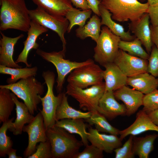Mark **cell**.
<instances>
[{"instance_id": "cell-1", "label": "cell", "mask_w": 158, "mask_h": 158, "mask_svg": "<svg viewBox=\"0 0 158 158\" xmlns=\"http://www.w3.org/2000/svg\"><path fill=\"white\" fill-rule=\"evenodd\" d=\"M0 30L27 32L31 19L25 0H0Z\"/></svg>"}, {"instance_id": "cell-2", "label": "cell", "mask_w": 158, "mask_h": 158, "mask_svg": "<svg viewBox=\"0 0 158 158\" xmlns=\"http://www.w3.org/2000/svg\"><path fill=\"white\" fill-rule=\"evenodd\" d=\"M46 133L51 145V158H73L84 145L65 130L55 125Z\"/></svg>"}, {"instance_id": "cell-3", "label": "cell", "mask_w": 158, "mask_h": 158, "mask_svg": "<svg viewBox=\"0 0 158 158\" xmlns=\"http://www.w3.org/2000/svg\"><path fill=\"white\" fill-rule=\"evenodd\" d=\"M34 77L22 79L13 84L0 85V88L9 89L22 99L33 115L41 102L40 96L43 94L44 91L43 84Z\"/></svg>"}, {"instance_id": "cell-4", "label": "cell", "mask_w": 158, "mask_h": 158, "mask_svg": "<svg viewBox=\"0 0 158 158\" xmlns=\"http://www.w3.org/2000/svg\"><path fill=\"white\" fill-rule=\"evenodd\" d=\"M101 4L111 13L113 20L119 22L137 20L147 13L149 6L147 2L138 0H102Z\"/></svg>"}, {"instance_id": "cell-5", "label": "cell", "mask_w": 158, "mask_h": 158, "mask_svg": "<svg viewBox=\"0 0 158 158\" xmlns=\"http://www.w3.org/2000/svg\"><path fill=\"white\" fill-rule=\"evenodd\" d=\"M66 50L62 49L58 52H47L38 49L36 53L45 60L52 63L55 67L57 73L56 89L59 93L62 92L66 75L76 68L94 62L91 59L82 62L73 61L66 59Z\"/></svg>"}, {"instance_id": "cell-6", "label": "cell", "mask_w": 158, "mask_h": 158, "mask_svg": "<svg viewBox=\"0 0 158 158\" xmlns=\"http://www.w3.org/2000/svg\"><path fill=\"white\" fill-rule=\"evenodd\" d=\"M42 76L47 87V91L43 97L40 96L42 106V110H40L43 118L46 129L54 126L56 120V113L57 108L62 100L63 92L55 96L53 92L55 82V75L52 71H44Z\"/></svg>"}, {"instance_id": "cell-7", "label": "cell", "mask_w": 158, "mask_h": 158, "mask_svg": "<svg viewBox=\"0 0 158 158\" xmlns=\"http://www.w3.org/2000/svg\"><path fill=\"white\" fill-rule=\"evenodd\" d=\"M121 38L106 26L102 27L94 48L95 61L101 65L114 62L118 54Z\"/></svg>"}, {"instance_id": "cell-8", "label": "cell", "mask_w": 158, "mask_h": 158, "mask_svg": "<svg viewBox=\"0 0 158 158\" xmlns=\"http://www.w3.org/2000/svg\"><path fill=\"white\" fill-rule=\"evenodd\" d=\"M105 90L104 82L85 89L68 84L66 86V93L78 102L80 109L93 112L97 111L99 100Z\"/></svg>"}, {"instance_id": "cell-9", "label": "cell", "mask_w": 158, "mask_h": 158, "mask_svg": "<svg viewBox=\"0 0 158 158\" xmlns=\"http://www.w3.org/2000/svg\"><path fill=\"white\" fill-rule=\"evenodd\" d=\"M103 71L94 62L73 70L68 75L67 82L70 85L85 89L103 82Z\"/></svg>"}, {"instance_id": "cell-10", "label": "cell", "mask_w": 158, "mask_h": 158, "mask_svg": "<svg viewBox=\"0 0 158 158\" xmlns=\"http://www.w3.org/2000/svg\"><path fill=\"white\" fill-rule=\"evenodd\" d=\"M29 13L31 20L56 32L62 43V49L66 50V42L64 35L67 31L69 22L65 17L51 15L38 7L29 10Z\"/></svg>"}, {"instance_id": "cell-11", "label": "cell", "mask_w": 158, "mask_h": 158, "mask_svg": "<svg viewBox=\"0 0 158 158\" xmlns=\"http://www.w3.org/2000/svg\"><path fill=\"white\" fill-rule=\"evenodd\" d=\"M46 130L40 112L29 123L24 126L23 131L27 133L28 137V145L23 153L24 158H28L35 152L38 143L48 140Z\"/></svg>"}, {"instance_id": "cell-12", "label": "cell", "mask_w": 158, "mask_h": 158, "mask_svg": "<svg viewBox=\"0 0 158 158\" xmlns=\"http://www.w3.org/2000/svg\"><path fill=\"white\" fill-rule=\"evenodd\" d=\"M114 62L128 77L147 72V60L131 55L120 49Z\"/></svg>"}, {"instance_id": "cell-13", "label": "cell", "mask_w": 158, "mask_h": 158, "mask_svg": "<svg viewBox=\"0 0 158 158\" xmlns=\"http://www.w3.org/2000/svg\"><path fill=\"white\" fill-rule=\"evenodd\" d=\"M97 110L109 120L126 115V112L125 106L117 102L113 91H105L99 100Z\"/></svg>"}, {"instance_id": "cell-14", "label": "cell", "mask_w": 158, "mask_h": 158, "mask_svg": "<svg viewBox=\"0 0 158 158\" xmlns=\"http://www.w3.org/2000/svg\"><path fill=\"white\" fill-rule=\"evenodd\" d=\"M113 93L116 99L124 103L126 109V115L128 116L134 114L143 105L144 94L126 85L114 91Z\"/></svg>"}, {"instance_id": "cell-15", "label": "cell", "mask_w": 158, "mask_h": 158, "mask_svg": "<svg viewBox=\"0 0 158 158\" xmlns=\"http://www.w3.org/2000/svg\"><path fill=\"white\" fill-rule=\"evenodd\" d=\"M48 29L40 25L36 22L31 20L30 28L28 31V36L23 42L24 48L15 61L17 63H23L27 67H31V64H28L27 59L30 51L32 49H37L39 47L36 42L38 37L48 31Z\"/></svg>"}, {"instance_id": "cell-16", "label": "cell", "mask_w": 158, "mask_h": 158, "mask_svg": "<svg viewBox=\"0 0 158 158\" xmlns=\"http://www.w3.org/2000/svg\"><path fill=\"white\" fill-rule=\"evenodd\" d=\"M87 138L91 144L108 153H111L116 148L122 146V140L117 135L100 133L96 129H88Z\"/></svg>"}, {"instance_id": "cell-17", "label": "cell", "mask_w": 158, "mask_h": 158, "mask_svg": "<svg viewBox=\"0 0 158 158\" xmlns=\"http://www.w3.org/2000/svg\"><path fill=\"white\" fill-rule=\"evenodd\" d=\"M150 19L148 13H146L137 20L131 22L128 24L129 30L140 40L149 54L151 52L154 45L151 38Z\"/></svg>"}, {"instance_id": "cell-18", "label": "cell", "mask_w": 158, "mask_h": 158, "mask_svg": "<svg viewBox=\"0 0 158 158\" xmlns=\"http://www.w3.org/2000/svg\"><path fill=\"white\" fill-rule=\"evenodd\" d=\"M136 117L135 121L130 126L123 130H120L119 138L122 140L129 135L135 136L148 131H154L158 133V127L143 110H140Z\"/></svg>"}, {"instance_id": "cell-19", "label": "cell", "mask_w": 158, "mask_h": 158, "mask_svg": "<svg viewBox=\"0 0 158 158\" xmlns=\"http://www.w3.org/2000/svg\"><path fill=\"white\" fill-rule=\"evenodd\" d=\"M103 77L105 80V90L114 91L127 85L128 77L114 62L103 66Z\"/></svg>"}, {"instance_id": "cell-20", "label": "cell", "mask_w": 158, "mask_h": 158, "mask_svg": "<svg viewBox=\"0 0 158 158\" xmlns=\"http://www.w3.org/2000/svg\"><path fill=\"white\" fill-rule=\"evenodd\" d=\"M0 65L12 68H21L13 59L14 47L18 41L24 37L21 34L13 38L8 37L0 32Z\"/></svg>"}, {"instance_id": "cell-21", "label": "cell", "mask_w": 158, "mask_h": 158, "mask_svg": "<svg viewBox=\"0 0 158 158\" xmlns=\"http://www.w3.org/2000/svg\"><path fill=\"white\" fill-rule=\"evenodd\" d=\"M11 95L15 104L16 117L8 130L16 135L22 133L25 125L29 123L35 116L30 113L26 105L20 102L13 93L11 92Z\"/></svg>"}, {"instance_id": "cell-22", "label": "cell", "mask_w": 158, "mask_h": 158, "mask_svg": "<svg viewBox=\"0 0 158 158\" xmlns=\"http://www.w3.org/2000/svg\"><path fill=\"white\" fill-rule=\"evenodd\" d=\"M127 85L146 95L157 89L158 78L145 72L128 77Z\"/></svg>"}, {"instance_id": "cell-23", "label": "cell", "mask_w": 158, "mask_h": 158, "mask_svg": "<svg viewBox=\"0 0 158 158\" xmlns=\"http://www.w3.org/2000/svg\"><path fill=\"white\" fill-rule=\"evenodd\" d=\"M38 7L51 15L65 17L73 8L70 0H32Z\"/></svg>"}, {"instance_id": "cell-24", "label": "cell", "mask_w": 158, "mask_h": 158, "mask_svg": "<svg viewBox=\"0 0 158 158\" xmlns=\"http://www.w3.org/2000/svg\"><path fill=\"white\" fill-rule=\"evenodd\" d=\"M99 7L101 17V25L107 26L114 34L120 37L122 40L130 41L135 38L134 35H131L129 30L125 31L122 25L113 20L111 18V13L101 3Z\"/></svg>"}, {"instance_id": "cell-25", "label": "cell", "mask_w": 158, "mask_h": 158, "mask_svg": "<svg viewBox=\"0 0 158 158\" xmlns=\"http://www.w3.org/2000/svg\"><path fill=\"white\" fill-rule=\"evenodd\" d=\"M83 119H64L56 121L55 126L65 130L71 134L79 135L81 141L85 146L88 144L87 138L88 132L86 131L87 125L84 122Z\"/></svg>"}, {"instance_id": "cell-26", "label": "cell", "mask_w": 158, "mask_h": 158, "mask_svg": "<svg viewBox=\"0 0 158 158\" xmlns=\"http://www.w3.org/2000/svg\"><path fill=\"white\" fill-rule=\"evenodd\" d=\"M66 94L63 92L62 100L56 111V121L64 119L82 118L86 119L91 116V112H83L70 106L68 104Z\"/></svg>"}, {"instance_id": "cell-27", "label": "cell", "mask_w": 158, "mask_h": 158, "mask_svg": "<svg viewBox=\"0 0 158 158\" xmlns=\"http://www.w3.org/2000/svg\"><path fill=\"white\" fill-rule=\"evenodd\" d=\"M158 137V134H156L141 137L134 136L133 150L134 155L140 158H148L154 149V141Z\"/></svg>"}, {"instance_id": "cell-28", "label": "cell", "mask_w": 158, "mask_h": 158, "mask_svg": "<svg viewBox=\"0 0 158 158\" xmlns=\"http://www.w3.org/2000/svg\"><path fill=\"white\" fill-rule=\"evenodd\" d=\"M95 14L90 18L87 23L82 27H79L75 30L76 37L81 40L90 37L96 42L100 34L101 20Z\"/></svg>"}, {"instance_id": "cell-29", "label": "cell", "mask_w": 158, "mask_h": 158, "mask_svg": "<svg viewBox=\"0 0 158 158\" xmlns=\"http://www.w3.org/2000/svg\"><path fill=\"white\" fill-rule=\"evenodd\" d=\"M37 70L36 66L16 68L0 65V73L11 75V77L7 78L6 80L8 84L15 83L19 79L35 76L37 74Z\"/></svg>"}, {"instance_id": "cell-30", "label": "cell", "mask_w": 158, "mask_h": 158, "mask_svg": "<svg viewBox=\"0 0 158 158\" xmlns=\"http://www.w3.org/2000/svg\"><path fill=\"white\" fill-rule=\"evenodd\" d=\"M0 123L9 119L15 103L11 95V90L6 88H0Z\"/></svg>"}, {"instance_id": "cell-31", "label": "cell", "mask_w": 158, "mask_h": 158, "mask_svg": "<svg viewBox=\"0 0 158 158\" xmlns=\"http://www.w3.org/2000/svg\"><path fill=\"white\" fill-rule=\"evenodd\" d=\"M103 115L97 111L92 112L91 116L85 119L90 125H94L98 131L117 135L120 130L111 126Z\"/></svg>"}, {"instance_id": "cell-32", "label": "cell", "mask_w": 158, "mask_h": 158, "mask_svg": "<svg viewBox=\"0 0 158 158\" xmlns=\"http://www.w3.org/2000/svg\"><path fill=\"white\" fill-rule=\"evenodd\" d=\"M92 12L90 9L81 11L74 7L69 10L65 16L69 22L67 32H70L73 28L75 25L81 27L83 26L86 20L90 18Z\"/></svg>"}, {"instance_id": "cell-33", "label": "cell", "mask_w": 158, "mask_h": 158, "mask_svg": "<svg viewBox=\"0 0 158 158\" xmlns=\"http://www.w3.org/2000/svg\"><path fill=\"white\" fill-rule=\"evenodd\" d=\"M141 42L138 38L130 41L121 40L118 44L119 49L127 52L130 55L147 60L150 56L142 47Z\"/></svg>"}, {"instance_id": "cell-34", "label": "cell", "mask_w": 158, "mask_h": 158, "mask_svg": "<svg viewBox=\"0 0 158 158\" xmlns=\"http://www.w3.org/2000/svg\"><path fill=\"white\" fill-rule=\"evenodd\" d=\"M14 119L13 117L3 123L0 128V157H5L7 151L12 148L13 143L11 138L6 134L7 130L11 125Z\"/></svg>"}, {"instance_id": "cell-35", "label": "cell", "mask_w": 158, "mask_h": 158, "mask_svg": "<svg viewBox=\"0 0 158 158\" xmlns=\"http://www.w3.org/2000/svg\"><path fill=\"white\" fill-rule=\"evenodd\" d=\"M142 105V110L147 114L158 109V90L144 95Z\"/></svg>"}, {"instance_id": "cell-36", "label": "cell", "mask_w": 158, "mask_h": 158, "mask_svg": "<svg viewBox=\"0 0 158 158\" xmlns=\"http://www.w3.org/2000/svg\"><path fill=\"white\" fill-rule=\"evenodd\" d=\"M134 136L130 135L128 139L122 146L114 150L115 158H133L134 155L133 150V141Z\"/></svg>"}, {"instance_id": "cell-37", "label": "cell", "mask_w": 158, "mask_h": 158, "mask_svg": "<svg viewBox=\"0 0 158 158\" xmlns=\"http://www.w3.org/2000/svg\"><path fill=\"white\" fill-rule=\"evenodd\" d=\"M103 151L91 144L85 146L81 152H78L73 158H102Z\"/></svg>"}, {"instance_id": "cell-38", "label": "cell", "mask_w": 158, "mask_h": 158, "mask_svg": "<svg viewBox=\"0 0 158 158\" xmlns=\"http://www.w3.org/2000/svg\"><path fill=\"white\" fill-rule=\"evenodd\" d=\"M28 158H51V147L48 140L40 142L37 145L35 152Z\"/></svg>"}, {"instance_id": "cell-39", "label": "cell", "mask_w": 158, "mask_h": 158, "mask_svg": "<svg viewBox=\"0 0 158 158\" xmlns=\"http://www.w3.org/2000/svg\"><path fill=\"white\" fill-rule=\"evenodd\" d=\"M148 60L147 72L155 77H158V49L154 44Z\"/></svg>"}, {"instance_id": "cell-40", "label": "cell", "mask_w": 158, "mask_h": 158, "mask_svg": "<svg viewBox=\"0 0 158 158\" xmlns=\"http://www.w3.org/2000/svg\"><path fill=\"white\" fill-rule=\"evenodd\" d=\"M147 13L149 15L151 25L158 26V4L155 6H149Z\"/></svg>"}, {"instance_id": "cell-41", "label": "cell", "mask_w": 158, "mask_h": 158, "mask_svg": "<svg viewBox=\"0 0 158 158\" xmlns=\"http://www.w3.org/2000/svg\"><path fill=\"white\" fill-rule=\"evenodd\" d=\"M90 8L94 13L100 16L99 6L101 1L98 0H86Z\"/></svg>"}, {"instance_id": "cell-42", "label": "cell", "mask_w": 158, "mask_h": 158, "mask_svg": "<svg viewBox=\"0 0 158 158\" xmlns=\"http://www.w3.org/2000/svg\"><path fill=\"white\" fill-rule=\"evenodd\" d=\"M152 42L158 49V26H150Z\"/></svg>"}, {"instance_id": "cell-43", "label": "cell", "mask_w": 158, "mask_h": 158, "mask_svg": "<svg viewBox=\"0 0 158 158\" xmlns=\"http://www.w3.org/2000/svg\"><path fill=\"white\" fill-rule=\"evenodd\" d=\"M76 8H80L82 10L90 9L86 0H70Z\"/></svg>"}, {"instance_id": "cell-44", "label": "cell", "mask_w": 158, "mask_h": 158, "mask_svg": "<svg viewBox=\"0 0 158 158\" xmlns=\"http://www.w3.org/2000/svg\"><path fill=\"white\" fill-rule=\"evenodd\" d=\"M147 114L152 121L158 127V109L152 111Z\"/></svg>"}, {"instance_id": "cell-45", "label": "cell", "mask_w": 158, "mask_h": 158, "mask_svg": "<svg viewBox=\"0 0 158 158\" xmlns=\"http://www.w3.org/2000/svg\"><path fill=\"white\" fill-rule=\"evenodd\" d=\"M16 150L12 148L10 149L7 152L6 154L8 155L9 158H22L20 156L16 155Z\"/></svg>"}, {"instance_id": "cell-46", "label": "cell", "mask_w": 158, "mask_h": 158, "mask_svg": "<svg viewBox=\"0 0 158 158\" xmlns=\"http://www.w3.org/2000/svg\"><path fill=\"white\" fill-rule=\"evenodd\" d=\"M149 6H153L158 4V0H147Z\"/></svg>"}, {"instance_id": "cell-47", "label": "cell", "mask_w": 158, "mask_h": 158, "mask_svg": "<svg viewBox=\"0 0 158 158\" xmlns=\"http://www.w3.org/2000/svg\"><path fill=\"white\" fill-rule=\"evenodd\" d=\"M138 0L141 3L142 2H144V1H145V0Z\"/></svg>"}, {"instance_id": "cell-48", "label": "cell", "mask_w": 158, "mask_h": 158, "mask_svg": "<svg viewBox=\"0 0 158 158\" xmlns=\"http://www.w3.org/2000/svg\"><path fill=\"white\" fill-rule=\"evenodd\" d=\"M99 0V1H101L102 0Z\"/></svg>"}]
</instances>
